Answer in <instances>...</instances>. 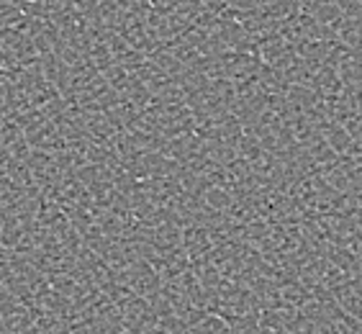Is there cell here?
I'll return each mask as SVG.
<instances>
[]
</instances>
